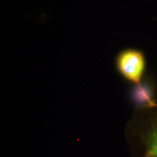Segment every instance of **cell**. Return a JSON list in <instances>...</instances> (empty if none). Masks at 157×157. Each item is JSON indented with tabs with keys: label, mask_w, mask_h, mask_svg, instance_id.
I'll return each mask as SVG.
<instances>
[{
	"label": "cell",
	"mask_w": 157,
	"mask_h": 157,
	"mask_svg": "<svg viewBox=\"0 0 157 157\" xmlns=\"http://www.w3.org/2000/svg\"><path fill=\"white\" fill-rule=\"evenodd\" d=\"M126 135L133 157H157V102L150 100L135 108Z\"/></svg>",
	"instance_id": "cell-1"
},
{
	"label": "cell",
	"mask_w": 157,
	"mask_h": 157,
	"mask_svg": "<svg viewBox=\"0 0 157 157\" xmlns=\"http://www.w3.org/2000/svg\"><path fill=\"white\" fill-rule=\"evenodd\" d=\"M119 73L125 80L140 86L146 69V58L141 51L126 48L119 52L115 59Z\"/></svg>",
	"instance_id": "cell-2"
}]
</instances>
